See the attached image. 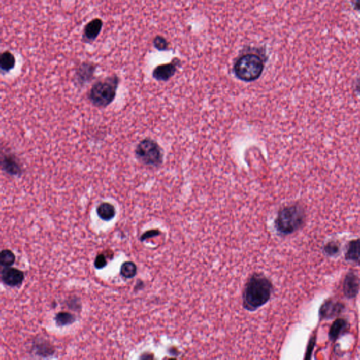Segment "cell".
Instances as JSON below:
<instances>
[{"instance_id": "cell-17", "label": "cell", "mask_w": 360, "mask_h": 360, "mask_svg": "<svg viewBox=\"0 0 360 360\" xmlns=\"http://www.w3.org/2000/svg\"><path fill=\"white\" fill-rule=\"evenodd\" d=\"M345 258L357 264H360V239L349 242L345 252Z\"/></svg>"}, {"instance_id": "cell-18", "label": "cell", "mask_w": 360, "mask_h": 360, "mask_svg": "<svg viewBox=\"0 0 360 360\" xmlns=\"http://www.w3.org/2000/svg\"><path fill=\"white\" fill-rule=\"evenodd\" d=\"M54 320L58 326H66L76 322V317L70 312H60L56 314Z\"/></svg>"}, {"instance_id": "cell-11", "label": "cell", "mask_w": 360, "mask_h": 360, "mask_svg": "<svg viewBox=\"0 0 360 360\" xmlns=\"http://www.w3.org/2000/svg\"><path fill=\"white\" fill-rule=\"evenodd\" d=\"M345 305L339 301L328 300L321 305L319 315L321 319H330L337 317L343 312Z\"/></svg>"}, {"instance_id": "cell-4", "label": "cell", "mask_w": 360, "mask_h": 360, "mask_svg": "<svg viewBox=\"0 0 360 360\" xmlns=\"http://www.w3.org/2000/svg\"><path fill=\"white\" fill-rule=\"evenodd\" d=\"M263 58L256 54H246L240 56L234 65V73L239 80L245 82L258 79L264 70Z\"/></svg>"}, {"instance_id": "cell-10", "label": "cell", "mask_w": 360, "mask_h": 360, "mask_svg": "<svg viewBox=\"0 0 360 360\" xmlns=\"http://www.w3.org/2000/svg\"><path fill=\"white\" fill-rule=\"evenodd\" d=\"M180 63L178 58H175L171 63L159 65L153 69L152 76L158 81H167L174 76Z\"/></svg>"}, {"instance_id": "cell-6", "label": "cell", "mask_w": 360, "mask_h": 360, "mask_svg": "<svg viewBox=\"0 0 360 360\" xmlns=\"http://www.w3.org/2000/svg\"><path fill=\"white\" fill-rule=\"evenodd\" d=\"M98 66L93 62L84 61L75 71L74 82L78 87H83L94 79L95 73Z\"/></svg>"}, {"instance_id": "cell-16", "label": "cell", "mask_w": 360, "mask_h": 360, "mask_svg": "<svg viewBox=\"0 0 360 360\" xmlns=\"http://www.w3.org/2000/svg\"><path fill=\"white\" fill-rule=\"evenodd\" d=\"M16 57L10 51H5L0 55V69L3 74H7L16 67Z\"/></svg>"}, {"instance_id": "cell-9", "label": "cell", "mask_w": 360, "mask_h": 360, "mask_svg": "<svg viewBox=\"0 0 360 360\" xmlns=\"http://www.w3.org/2000/svg\"><path fill=\"white\" fill-rule=\"evenodd\" d=\"M1 166L3 171L11 176L21 177L23 174V168L19 159L12 153L3 155Z\"/></svg>"}, {"instance_id": "cell-3", "label": "cell", "mask_w": 360, "mask_h": 360, "mask_svg": "<svg viewBox=\"0 0 360 360\" xmlns=\"http://www.w3.org/2000/svg\"><path fill=\"white\" fill-rule=\"evenodd\" d=\"M306 215L303 206L290 205L281 208L275 220V228L280 235H289L304 224Z\"/></svg>"}, {"instance_id": "cell-13", "label": "cell", "mask_w": 360, "mask_h": 360, "mask_svg": "<svg viewBox=\"0 0 360 360\" xmlns=\"http://www.w3.org/2000/svg\"><path fill=\"white\" fill-rule=\"evenodd\" d=\"M32 351L36 355L41 357H49L55 353V348L46 339H39L32 344Z\"/></svg>"}, {"instance_id": "cell-14", "label": "cell", "mask_w": 360, "mask_h": 360, "mask_svg": "<svg viewBox=\"0 0 360 360\" xmlns=\"http://www.w3.org/2000/svg\"><path fill=\"white\" fill-rule=\"evenodd\" d=\"M349 328V323L348 321L342 318H339L334 321L331 326L329 336L330 340L334 341L339 339L340 336L343 335L345 332L348 331Z\"/></svg>"}, {"instance_id": "cell-23", "label": "cell", "mask_w": 360, "mask_h": 360, "mask_svg": "<svg viewBox=\"0 0 360 360\" xmlns=\"http://www.w3.org/2000/svg\"><path fill=\"white\" fill-rule=\"evenodd\" d=\"M67 305L68 308L74 311H79L82 309V303L79 298L77 296H72L67 300Z\"/></svg>"}, {"instance_id": "cell-1", "label": "cell", "mask_w": 360, "mask_h": 360, "mask_svg": "<svg viewBox=\"0 0 360 360\" xmlns=\"http://www.w3.org/2000/svg\"><path fill=\"white\" fill-rule=\"evenodd\" d=\"M273 286L268 278L254 275L250 278L243 294V304L248 311H255L266 305L271 298Z\"/></svg>"}, {"instance_id": "cell-20", "label": "cell", "mask_w": 360, "mask_h": 360, "mask_svg": "<svg viewBox=\"0 0 360 360\" xmlns=\"http://www.w3.org/2000/svg\"><path fill=\"white\" fill-rule=\"evenodd\" d=\"M16 262V255L12 250L4 249L0 253V265L3 267H12Z\"/></svg>"}, {"instance_id": "cell-27", "label": "cell", "mask_w": 360, "mask_h": 360, "mask_svg": "<svg viewBox=\"0 0 360 360\" xmlns=\"http://www.w3.org/2000/svg\"><path fill=\"white\" fill-rule=\"evenodd\" d=\"M354 92L357 93L360 96V76L358 77L357 79L354 81Z\"/></svg>"}, {"instance_id": "cell-12", "label": "cell", "mask_w": 360, "mask_h": 360, "mask_svg": "<svg viewBox=\"0 0 360 360\" xmlns=\"http://www.w3.org/2000/svg\"><path fill=\"white\" fill-rule=\"evenodd\" d=\"M359 278L353 272H350L345 276L343 281V293L348 299H354L359 293Z\"/></svg>"}, {"instance_id": "cell-15", "label": "cell", "mask_w": 360, "mask_h": 360, "mask_svg": "<svg viewBox=\"0 0 360 360\" xmlns=\"http://www.w3.org/2000/svg\"><path fill=\"white\" fill-rule=\"evenodd\" d=\"M96 214L100 219L104 221H111L116 215V210L113 204L109 202H103L96 208Z\"/></svg>"}, {"instance_id": "cell-21", "label": "cell", "mask_w": 360, "mask_h": 360, "mask_svg": "<svg viewBox=\"0 0 360 360\" xmlns=\"http://www.w3.org/2000/svg\"><path fill=\"white\" fill-rule=\"evenodd\" d=\"M340 251V245L337 241H332L323 246V252L329 256H335Z\"/></svg>"}, {"instance_id": "cell-19", "label": "cell", "mask_w": 360, "mask_h": 360, "mask_svg": "<svg viewBox=\"0 0 360 360\" xmlns=\"http://www.w3.org/2000/svg\"><path fill=\"white\" fill-rule=\"evenodd\" d=\"M120 272V275L125 279H133L137 275L138 267L132 261H127L122 263Z\"/></svg>"}, {"instance_id": "cell-8", "label": "cell", "mask_w": 360, "mask_h": 360, "mask_svg": "<svg viewBox=\"0 0 360 360\" xmlns=\"http://www.w3.org/2000/svg\"><path fill=\"white\" fill-rule=\"evenodd\" d=\"M25 279L24 272L12 267H4L1 271V280L10 287L21 286Z\"/></svg>"}, {"instance_id": "cell-26", "label": "cell", "mask_w": 360, "mask_h": 360, "mask_svg": "<svg viewBox=\"0 0 360 360\" xmlns=\"http://www.w3.org/2000/svg\"><path fill=\"white\" fill-rule=\"evenodd\" d=\"M350 4L354 11L360 13V0H350Z\"/></svg>"}, {"instance_id": "cell-24", "label": "cell", "mask_w": 360, "mask_h": 360, "mask_svg": "<svg viewBox=\"0 0 360 360\" xmlns=\"http://www.w3.org/2000/svg\"><path fill=\"white\" fill-rule=\"evenodd\" d=\"M107 257L104 253L99 254L94 259V267L97 270H102L107 266Z\"/></svg>"}, {"instance_id": "cell-7", "label": "cell", "mask_w": 360, "mask_h": 360, "mask_svg": "<svg viewBox=\"0 0 360 360\" xmlns=\"http://www.w3.org/2000/svg\"><path fill=\"white\" fill-rule=\"evenodd\" d=\"M104 21L100 18H95L84 26L82 34V42L87 45H92L101 34Z\"/></svg>"}, {"instance_id": "cell-25", "label": "cell", "mask_w": 360, "mask_h": 360, "mask_svg": "<svg viewBox=\"0 0 360 360\" xmlns=\"http://www.w3.org/2000/svg\"><path fill=\"white\" fill-rule=\"evenodd\" d=\"M159 235H160V232H159L158 230H149V231L144 232L143 235L141 236L140 241H144L147 240L148 239L151 238V237H156V236Z\"/></svg>"}, {"instance_id": "cell-22", "label": "cell", "mask_w": 360, "mask_h": 360, "mask_svg": "<svg viewBox=\"0 0 360 360\" xmlns=\"http://www.w3.org/2000/svg\"><path fill=\"white\" fill-rule=\"evenodd\" d=\"M153 45L155 49L160 51V52H164V51L168 50V48H169V43H168V40L163 36H160V35H158V36L153 38Z\"/></svg>"}, {"instance_id": "cell-2", "label": "cell", "mask_w": 360, "mask_h": 360, "mask_svg": "<svg viewBox=\"0 0 360 360\" xmlns=\"http://www.w3.org/2000/svg\"><path fill=\"white\" fill-rule=\"evenodd\" d=\"M120 82V77L116 74L98 80L93 84L87 94L89 102L96 107H107L114 101Z\"/></svg>"}, {"instance_id": "cell-5", "label": "cell", "mask_w": 360, "mask_h": 360, "mask_svg": "<svg viewBox=\"0 0 360 360\" xmlns=\"http://www.w3.org/2000/svg\"><path fill=\"white\" fill-rule=\"evenodd\" d=\"M135 154L139 161L144 165L157 168L162 165L163 153L156 141L145 138L136 146Z\"/></svg>"}]
</instances>
